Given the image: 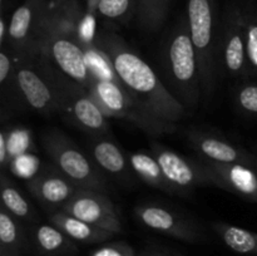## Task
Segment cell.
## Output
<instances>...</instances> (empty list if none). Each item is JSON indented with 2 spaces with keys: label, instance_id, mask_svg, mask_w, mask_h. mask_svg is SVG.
Wrapping results in <instances>:
<instances>
[{
  "label": "cell",
  "instance_id": "6da1fadb",
  "mask_svg": "<svg viewBox=\"0 0 257 256\" xmlns=\"http://www.w3.org/2000/svg\"><path fill=\"white\" fill-rule=\"evenodd\" d=\"M93 40L105 55L118 82L156 117L178 124L190 113L173 97L162 78L145 58L119 34L107 29Z\"/></svg>",
  "mask_w": 257,
  "mask_h": 256
},
{
  "label": "cell",
  "instance_id": "7a4b0ae2",
  "mask_svg": "<svg viewBox=\"0 0 257 256\" xmlns=\"http://www.w3.org/2000/svg\"><path fill=\"white\" fill-rule=\"evenodd\" d=\"M82 15L78 0H69L59 7L50 5L40 30L38 49L63 73L89 89L95 75L80 38Z\"/></svg>",
  "mask_w": 257,
  "mask_h": 256
},
{
  "label": "cell",
  "instance_id": "3957f363",
  "mask_svg": "<svg viewBox=\"0 0 257 256\" xmlns=\"http://www.w3.org/2000/svg\"><path fill=\"white\" fill-rule=\"evenodd\" d=\"M161 78L173 97L188 112L196 109L202 85L187 15L181 17L166 37L161 50Z\"/></svg>",
  "mask_w": 257,
  "mask_h": 256
},
{
  "label": "cell",
  "instance_id": "277c9868",
  "mask_svg": "<svg viewBox=\"0 0 257 256\" xmlns=\"http://www.w3.org/2000/svg\"><path fill=\"white\" fill-rule=\"evenodd\" d=\"M38 64L52 85L59 114L88 135H109L108 117L88 88L63 73L43 53L38 54Z\"/></svg>",
  "mask_w": 257,
  "mask_h": 256
},
{
  "label": "cell",
  "instance_id": "5b68a950",
  "mask_svg": "<svg viewBox=\"0 0 257 256\" xmlns=\"http://www.w3.org/2000/svg\"><path fill=\"white\" fill-rule=\"evenodd\" d=\"M89 92L108 118L127 120L150 136L177 132L178 124L156 117L117 79L95 77Z\"/></svg>",
  "mask_w": 257,
  "mask_h": 256
},
{
  "label": "cell",
  "instance_id": "8992f818",
  "mask_svg": "<svg viewBox=\"0 0 257 256\" xmlns=\"http://www.w3.org/2000/svg\"><path fill=\"white\" fill-rule=\"evenodd\" d=\"M187 20L190 34L197 54L202 94H213L220 73L218 32L216 0H187Z\"/></svg>",
  "mask_w": 257,
  "mask_h": 256
},
{
  "label": "cell",
  "instance_id": "52a82bcc",
  "mask_svg": "<svg viewBox=\"0 0 257 256\" xmlns=\"http://www.w3.org/2000/svg\"><path fill=\"white\" fill-rule=\"evenodd\" d=\"M42 146L55 167L79 187L108 192L102 171L64 132L55 128L45 131L42 135Z\"/></svg>",
  "mask_w": 257,
  "mask_h": 256
},
{
  "label": "cell",
  "instance_id": "ba28073f",
  "mask_svg": "<svg viewBox=\"0 0 257 256\" xmlns=\"http://www.w3.org/2000/svg\"><path fill=\"white\" fill-rule=\"evenodd\" d=\"M218 64L220 70L233 78L253 74L247 55L245 19L242 7L228 4L223 12L218 32Z\"/></svg>",
  "mask_w": 257,
  "mask_h": 256
},
{
  "label": "cell",
  "instance_id": "9c48e42d",
  "mask_svg": "<svg viewBox=\"0 0 257 256\" xmlns=\"http://www.w3.org/2000/svg\"><path fill=\"white\" fill-rule=\"evenodd\" d=\"M38 54L15 57V82L24 104L44 117H50L59 112L52 85L38 64Z\"/></svg>",
  "mask_w": 257,
  "mask_h": 256
},
{
  "label": "cell",
  "instance_id": "30bf717a",
  "mask_svg": "<svg viewBox=\"0 0 257 256\" xmlns=\"http://www.w3.org/2000/svg\"><path fill=\"white\" fill-rule=\"evenodd\" d=\"M135 215L145 227L190 243L206 240V232L196 221L160 203L145 202L136 206Z\"/></svg>",
  "mask_w": 257,
  "mask_h": 256
},
{
  "label": "cell",
  "instance_id": "8fae6325",
  "mask_svg": "<svg viewBox=\"0 0 257 256\" xmlns=\"http://www.w3.org/2000/svg\"><path fill=\"white\" fill-rule=\"evenodd\" d=\"M50 8V0H24L9 20L8 40L15 57L40 53L38 39Z\"/></svg>",
  "mask_w": 257,
  "mask_h": 256
},
{
  "label": "cell",
  "instance_id": "7c38bea8",
  "mask_svg": "<svg viewBox=\"0 0 257 256\" xmlns=\"http://www.w3.org/2000/svg\"><path fill=\"white\" fill-rule=\"evenodd\" d=\"M151 152L177 195H188L197 186L211 185L210 177L198 158L192 160L185 157L160 142H152Z\"/></svg>",
  "mask_w": 257,
  "mask_h": 256
},
{
  "label": "cell",
  "instance_id": "4fadbf2b",
  "mask_svg": "<svg viewBox=\"0 0 257 256\" xmlns=\"http://www.w3.org/2000/svg\"><path fill=\"white\" fill-rule=\"evenodd\" d=\"M60 211L114 235L122 232V221L114 203L100 191L80 187Z\"/></svg>",
  "mask_w": 257,
  "mask_h": 256
},
{
  "label": "cell",
  "instance_id": "5bb4252c",
  "mask_svg": "<svg viewBox=\"0 0 257 256\" xmlns=\"http://www.w3.org/2000/svg\"><path fill=\"white\" fill-rule=\"evenodd\" d=\"M187 140L198 157L218 163H240L257 167V155L236 145L225 136L201 128H190Z\"/></svg>",
  "mask_w": 257,
  "mask_h": 256
},
{
  "label": "cell",
  "instance_id": "9a60e30c",
  "mask_svg": "<svg viewBox=\"0 0 257 256\" xmlns=\"http://www.w3.org/2000/svg\"><path fill=\"white\" fill-rule=\"evenodd\" d=\"M212 186L257 203V170L240 163H218L198 157Z\"/></svg>",
  "mask_w": 257,
  "mask_h": 256
},
{
  "label": "cell",
  "instance_id": "2e32d148",
  "mask_svg": "<svg viewBox=\"0 0 257 256\" xmlns=\"http://www.w3.org/2000/svg\"><path fill=\"white\" fill-rule=\"evenodd\" d=\"M28 188L45 210L55 212L62 210L80 187L57 167H44L30 178Z\"/></svg>",
  "mask_w": 257,
  "mask_h": 256
},
{
  "label": "cell",
  "instance_id": "e0dca14e",
  "mask_svg": "<svg viewBox=\"0 0 257 256\" xmlns=\"http://www.w3.org/2000/svg\"><path fill=\"white\" fill-rule=\"evenodd\" d=\"M89 157L102 172L114 176L118 180H127L135 175L131 168L128 156L114 142L109 135H88Z\"/></svg>",
  "mask_w": 257,
  "mask_h": 256
},
{
  "label": "cell",
  "instance_id": "ac0fdd59",
  "mask_svg": "<svg viewBox=\"0 0 257 256\" xmlns=\"http://www.w3.org/2000/svg\"><path fill=\"white\" fill-rule=\"evenodd\" d=\"M49 222L57 226L58 228H60L73 241H78V242L82 243L104 242V241H107L108 238L114 235L109 231L103 230V228L97 227L94 225H90V223L74 217L72 215H68L63 211L50 212Z\"/></svg>",
  "mask_w": 257,
  "mask_h": 256
},
{
  "label": "cell",
  "instance_id": "d6986e66",
  "mask_svg": "<svg viewBox=\"0 0 257 256\" xmlns=\"http://www.w3.org/2000/svg\"><path fill=\"white\" fill-rule=\"evenodd\" d=\"M34 243L44 256H69L78 252L74 241L53 223H40L35 227Z\"/></svg>",
  "mask_w": 257,
  "mask_h": 256
},
{
  "label": "cell",
  "instance_id": "ffe728a7",
  "mask_svg": "<svg viewBox=\"0 0 257 256\" xmlns=\"http://www.w3.org/2000/svg\"><path fill=\"white\" fill-rule=\"evenodd\" d=\"M127 156L133 173L140 180H142L151 187L163 191L168 195H177L172 186L166 180L162 168L152 152H132Z\"/></svg>",
  "mask_w": 257,
  "mask_h": 256
},
{
  "label": "cell",
  "instance_id": "44dd1931",
  "mask_svg": "<svg viewBox=\"0 0 257 256\" xmlns=\"http://www.w3.org/2000/svg\"><path fill=\"white\" fill-rule=\"evenodd\" d=\"M212 228L220 240L233 252L257 256V232L225 222H215Z\"/></svg>",
  "mask_w": 257,
  "mask_h": 256
},
{
  "label": "cell",
  "instance_id": "7402d4cb",
  "mask_svg": "<svg viewBox=\"0 0 257 256\" xmlns=\"http://www.w3.org/2000/svg\"><path fill=\"white\" fill-rule=\"evenodd\" d=\"M0 195H2V207H4L18 220L27 221V222H33L35 220L37 213L33 206L4 172L0 177Z\"/></svg>",
  "mask_w": 257,
  "mask_h": 256
},
{
  "label": "cell",
  "instance_id": "603a6c76",
  "mask_svg": "<svg viewBox=\"0 0 257 256\" xmlns=\"http://www.w3.org/2000/svg\"><path fill=\"white\" fill-rule=\"evenodd\" d=\"M25 245L24 230L20 220L0 208V255L19 256Z\"/></svg>",
  "mask_w": 257,
  "mask_h": 256
},
{
  "label": "cell",
  "instance_id": "cb8c5ba5",
  "mask_svg": "<svg viewBox=\"0 0 257 256\" xmlns=\"http://www.w3.org/2000/svg\"><path fill=\"white\" fill-rule=\"evenodd\" d=\"M171 0H138L136 20L140 29L156 33L162 28L167 18Z\"/></svg>",
  "mask_w": 257,
  "mask_h": 256
},
{
  "label": "cell",
  "instance_id": "d4e9b609",
  "mask_svg": "<svg viewBox=\"0 0 257 256\" xmlns=\"http://www.w3.org/2000/svg\"><path fill=\"white\" fill-rule=\"evenodd\" d=\"M138 0H100L97 8V14L108 22L124 23L136 17Z\"/></svg>",
  "mask_w": 257,
  "mask_h": 256
},
{
  "label": "cell",
  "instance_id": "484cf974",
  "mask_svg": "<svg viewBox=\"0 0 257 256\" xmlns=\"http://www.w3.org/2000/svg\"><path fill=\"white\" fill-rule=\"evenodd\" d=\"M242 10L243 19H245L248 62L253 74H257V13L251 8H242Z\"/></svg>",
  "mask_w": 257,
  "mask_h": 256
},
{
  "label": "cell",
  "instance_id": "4316f807",
  "mask_svg": "<svg viewBox=\"0 0 257 256\" xmlns=\"http://www.w3.org/2000/svg\"><path fill=\"white\" fill-rule=\"evenodd\" d=\"M235 104L238 110L250 117H257V84L246 82L235 90Z\"/></svg>",
  "mask_w": 257,
  "mask_h": 256
},
{
  "label": "cell",
  "instance_id": "83f0119b",
  "mask_svg": "<svg viewBox=\"0 0 257 256\" xmlns=\"http://www.w3.org/2000/svg\"><path fill=\"white\" fill-rule=\"evenodd\" d=\"M89 256H137L135 248L127 242L115 241V242L105 243L93 250Z\"/></svg>",
  "mask_w": 257,
  "mask_h": 256
},
{
  "label": "cell",
  "instance_id": "f1b7e54d",
  "mask_svg": "<svg viewBox=\"0 0 257 256\" xmlns=\"http://www.w3.org/2000/svg\"><path fill=\"white\" fill-rule=\"evenodd\" d=\"M9 136L5 131L0 133V165H2L3 170L10 165L12 161V153H10V140Z\"/></svg>",
  "mask_w": 257,
  "mask_h": 256
},
{
  "label": "cell",
  "instance_id": "f546056e",
  "mask_svg": "<svg viewBox=\"0 0 257 256\" xmlns=\"http://www.w3.org/2000/svg\"><path fill=\"white\" fill-rule=\"evenodd\" d=\"M138 256H178V255L166 250V248L161 247V246L150 245V246H146V247L138 253Z\"/></svg>",
  "mask_w": 257,
  "mask_h": 256
},
{
  "label": "cell",
  "instance_id": "4dcf8cb0",
  "mask_svg": "<svg viewBox=\"0 0 257 256\" xmlns=\"http://www.w3.org/2000/svg\"><path fill=\"white\" fill-rule=\"evenodd\" d=\"M8 29H9V23H7L5 17L3 15L0 19V45L5 47V43L8 40Z\"/></svg>",
  "mask_w": 257,
  "mask_h": 256
},
{
  "label": "cell",
  "instance_id": "1f68e13d",
  "mask_svg": "<svg viewBox=\"0 0 257 256\" xmlns=\"http://www.w3.org/2000/svg\"><path fill=\"white\" fill-rule=\"evenodd\" d=\"M100 0H87V7H85V14L88 17H93L97 14V8Z\"/></svg>",
  "mask_w": 257,
  "mask_h": 256
},
{
  "label": "cell",
  "instance_id": "d6a6232c",
  "mask_svg": "<svg viewBox=\"0 0 257 256\" xmlns=\"http://www.w3.org/2000/svg\"><path fill=\"white\" fill-rule=\"evenodd\" d=\"M67 2H69V0H50V5H53V7H59V5L65 4Z\"/></svg>",
  "mask_w": 257,
  "mask_h": 256
},
{
  "label": "cell",
  "instance_id": "836d02e7",
  "mask_svg": "<svg viewBox=\"0 0 257 256\" xmlns=\"http://www.w3.org/2000/svg\"><path fill=\"white\" fill-rule=\"evenodd\" d=\"M4 2H5V0H2V3H3V5H4Z\"/></svg>",
  "mask_w": 257,
  "mask_h": 256
},
{
  "label": "cell",
  "instance_id": "e575fe53",
  "mask_svg": "<svg viewBox=\"0 0 257 256\" xmlns=\"http://www.w3.org/2000/svg\"><path fill=\"white\" fill-rule=\"evenodd\" d=\"M0 256H9V255H0Z\"/></svg>",
  "mask_w": 257,
  "mask_h": 256
},
{
  "label": "cell",
  "instance_id": "d590c367",
  "mask_svg": "<svg viewBox=\"0 0 257 256\" xmlns=\"http://www.w3.org/2000/svg\"><path fill=\"white\" fill-rule=\"evenodd\" d=\"M256 170H257V167H256Z\"/></svg>",
  "mask_w": 257,
  "mask_h": 256
}]
</instances>
